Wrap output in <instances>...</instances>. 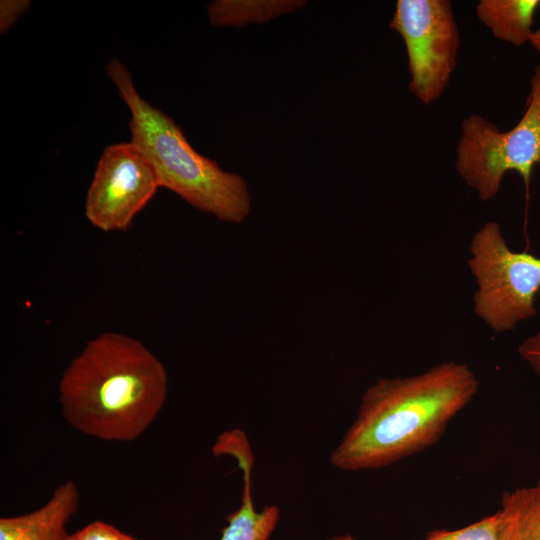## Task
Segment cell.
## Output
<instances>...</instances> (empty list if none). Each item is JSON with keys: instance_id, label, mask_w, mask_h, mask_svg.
I'll list each match as a JSON object with an SVG mask.
<instances>
[{"instance_id": "e0dca14e", "label": "cell", "mask_w": 540, "mask_h": 540, "mask_svg": "<svg viewBox=\"0 0 540 540\" xmlns=\"http://www.w3.org/2000/svg\"><path fill=\"white\" fill-rule=\"evenodd\" d=\"M326 540H356V539L350 534H342V535H335V536L329 537Z\"/></svg>"}, {"instance_id": "9a60e30c", "label": "cell", "mask_w": 540, "mask_h": 540, "mask_svg": "<svg viewBox=\"0 0 540 540\" xmlns=\"http://www.w3.org/2000/svg\"><path fill=\"white\" fill-rule=\"evenodd\" d=\"M518 353L540 377V329L519 345Z\"/></svg>"}, {"instance_id": "5b68a950", "label": "cell", "mask_w": 540, "mask_h": 540, "mask_svg": "<svg viewBox=\"0 0 540 540\" xmlns=\"http://www.w3.org/2000/svg\"><path fill=\"white\" fill-rule=\"evenodd\" d=\"M474 276V312L495 333H504L532 318L540 291V258L513 251L495 221L484 223L469 246Z\"/></svg>"}, {"instance_id": "7c38bea8", "label": "cell", "mask_w": 540, "mask_h": 540, "mask_svg": "<svg viewBox=\"0 0 540 540\" xmlns=\"http://www.w3.org/2000/svg\"><path fill=\"white\" fill-rule=\"evenodd\" d=\"M422 540H506L505 526L500 511L459 529H436Z\"/></svg>"}, {"instance_id": "8fae6325", "label": "cell", "mask_w": 540, "mask_h": 540, "mask_svg": "<svg viewBox=\"0 0 540 540\" xmlns=\"http://www.w3.org/2000/svg\"><path fill=\"white\" fill-rule=\"evenodd\" d=\"M506 540H540V479L505 492L499 509Z\"/></svg>"}, {"instance_id": "ba28073f", "label": "cell", "mask_w": 540, "mask_h": 540, "mask_svg": "<svg viewBox=\"0 0 540 540\" xmlns=\"http://www.w3.org/2000/svg\"><path fill=\"white\" fill-rule=\"evenodd\" d=\"M79 506L73 480L59 485L41 507L18 516L0 518V540H70L66 525Z\"/></svg>"}, {"instance_id": "52a82bcc", "label": "cell", "mask_w": 540, "mask_h": 540, "mask_svg": "<svg viewBox=\"0 0 540 540\" xmlns=\"http://www.w3.org/2000/svg\"><path fill=\"white\" fill-rule=\"evenodd\" d=\"M160 188L156 174L131 141L107 146L87 191L88 221L105 231H124Z\"/></svg>"}, {"instance_id": "4fadbf2b", "label": "cell", "mask_w": 540, "mask_h": 540, "mask_svg": "<svg viewBox=\"0 0 540 540\" xmlns=\"http://www.w3.org/2000/svg\"><path fill=\"white\" fill-rule=\"evenodd\" d=\"M70 540H138L117 527L95 520L70 534Z\"/></svg>"}, {"instance_id": "7a4b0ae2", "label": "cell", "mask_w": 540, "mask_h": 540, "mask_svg": "<svg viewBox=\"0 0 540 540\" xmlns=\"http://www.w3.org/2000/svg\"><path fill=\"white\" fill-rule=\"evenodd\" d=\"M58 392L62 415L72 428L104 441L131 442L164 407L168 377L140 340L105 332L71 360Z\"/></svg>"}, {"instance_id": "30bf717a", "label": "cell", "mask_w": 540, "mask_h": 540, "mask_svg": "<svg viewBox=\"0 0 540 540\" xmlns=\"http://www.w3.org/2000/svg\"><path fill=\"white\" fill-rule=\"evenodd\" d=\"M539 7L540 0H480L475 11L496 39L523 46L530 43Z\"/></svg>"}, {"instance_id": "5bb4252c", "label": "cell", "mask_w": 540, "mask_h": 540, "mask_svg": "<svg viewBox=\"0 0 540 540\" xmlns=\"http://www.w3.org/2000/svg\"><path fill=\"white\" fill-rule=\"evenodd\" d=\"M30 6L26 0H2L0 4V30L1 33L11 28L15 21Z\"/></svg>"}, {"instance_id": "277c9868", "label": "cell", "mask_w": 540, "mask_h": 540, "mask_svg": "<svg viewBox=\"0 0 540 540\" xmlns=\"http://www.w3.org/2000/svg\"><path fill=\"white\" fill-rule=\"evenodd\" d=\"M460 128L455 167L480 200L494 198L510 170L528 187L534 166L540 164V64L531 77L525 111L512 129L502 132L476 114L466 117Z\"/></svg>"}, {"instance_id": "2e32d148", "label": "cell", "mask_w": 540, "mask_h": 540, "mask_svg": "<svg viewBox=\"0 0 540 540\" xmlns=\"http://www.w3.org/2000/svg\"><path fill=\"white\" fill-rule=\"evenodd\" d=\"M530 44L537 51L540 56V28L534 30L533 35L530 40Z\"/></svg>"}, {"instance_id": "9c48e42d", "label": "cell", "mask_w": 540, "mask_h": 540, "mask_svg": "<svg viewBox=\"0 0 540 540\" xmlns=\"http://www.w3.org/2000/svg\"><path fill=\"white\" fill-rule=\"evenodd\" d=\"M229 455L242 470L243 489L241 504L228 515L220 540H269L279 522L280 511L276 505H266L262 510L255 508L251 492L254 456L250 443L234 445Z\"/></svg>"}, {"instance_id": "6da1fadb", "label": "cell", "mask_w": 540, "mask_h": 540, "mask_svg": "<svg viewBox=\"0 0 540 540\" xmlns=\"http://www.w3.org/2000/svg\"><path fill=\"white\" fill-rule=\"evenodd\" d=\"M478 389L473 370L456 361L379 379L364 392L331 464L343 471L379 469L433 446Z\"/></svg>"}, {"instance_id": "8992f818", "label": "cell", "mask_w": 540, "mask_h": 540, "mask_svg": "<svg viewBox=\"0 0 540 540\" xmlns=\"http://www.w3.org/2000/svg\"><path fill=\"white\" fill-rule=\"evenodd\" d=\"M404 41L410 92L424 105L437 101L456 68L461 45L448 0H398L389 24Z\"/></svg>"}, {"instance_id": "3957f363", "label": "cell", "mask_w": 540, "mask_h": 540, "mask_svg": "<svg viewBox=\"0 0 540 540\" xmlns=\"http://www.w3.org/2000/svg\"><path fill=\"white\" fill-rule=\"evenodd\" d=\"M106 73L130 110L131 142L153 168L159 186L220 221L242 222L251 206L245 180L199 154L171 117L139 95L121 61L111 60Z\"/></svg>"}]
</instances>
